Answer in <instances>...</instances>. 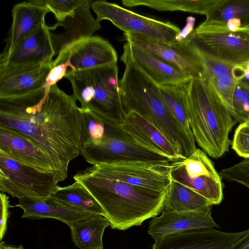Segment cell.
<instances>
[{
	"label": "cell",
	"mask_w": 249,
	"mask_h": 249,
	"mask_svg": "<svg viewBox=\"0 0 249 249\" xmlns=\"http://www.w3.org/2000/svg\"><path fill=\"white\" fill-rule=\"evenodd\" d=\"M73 95L55 84L23 95L0 98V126L23 135L49 159L59 181L81 152V122Z\"/></svg>",
	"instance_id": "obj_1"
},
{
	"label": "cell",
	"mask_w": 249,
	"mask_h": 249,
	"mask_svg": "<svg viewBox=\"0 0 249 249\" xmlns=\"http://www.w3.org/2000/svg\"><path fill=\"white\" fill-rule=\"evenodd\" d=\"M101 206L112 229L125 230L141 225L161 213L166 192L157 191L110 179L89 167L73 176Z\"/></svg>",
	"instance_id": "obj_2"
},
{
	"label": "cell",
	"mask_w": 249,
	"mask_h": 249,
	"mask_svg": "<svg viewBox=\"0 0 249 249\" xmlns=\"http://www.w3.org/2000/svg\"><path fill=\"white\" fill-rule=\"evenodd\" d=\"M186 108L194 140L211 158L222 157L231 143L235 121L206 79L192 78L185 86Z\"/></svg>",
	"instance_id": "obj_3"
},
{
	"label": "cell",
	"mask_w": 249,
	"mask_h": 249,
	"mask_svg": "<svg viewBox=\"0 0 249 249\" xmlns=\"http://www.w3.org/2000/svg\"><path fill=\"white\" fill-rule=\"evenodd\" d=\"M73 95L108 125L120 124L126 114L122 103L117 63L82 71H68Z\"/></svg>",
	"instance_id": "obj_4"
},
{
	"label": "cell",
	"mask_w": 249,
	"mask_h": 249,
	"mask_svg": "<svg viewBox=\"0 0 249 249\" xmlns=\"http://www.w3.org/2000/svg\"><path fill=\"white\" fill-rule=\"evenodd\" d=\"M120 124L97 129L80 138V154L92 165L131 161H172L166 155L135 141Z\"/></svg>",
	"instance_id": "obj_5"
},
{
	"label": "cell",
	"mask_w": 249,
	"mask_h": 249,
	"mask_svg": "<svg viewBox=\"0 0 249 249\" xmlns=\"http://www.w3.org/2000/svg\"><path fill=\"white\" fill-rule=\"evenodd\" d=\"M59 182L53 171L26 165L0 152V190L14 197L46 201Z\"/></svg>",
	"instance_id": "obj_6"
},
{
	"label": "cell",
	"mask_w": 249,
	"mask_h": 249,
	"mask_svg": "<svg viewBox=\"0 0 249 249\" xmlns=\"http://www.w3.org/2000/svg\"><path fill=\"white\" fill-rule=\"evenodd\" d=\"M193 31L172 42L135 33H124V39L177 68L192 79H205L203 56L193 37Z\"/></svg>",
	"instance_id": "obj_7"
},
{
	"label": "cell",
	"mask_w": 249,
	"mask_h": 249,
	"mask_svg": "<svg viewBox=\"0 0 249 249\" xmlns=\"http://www.w3.org/2000/svg\"><path fill=\"white\" fill-rule=\"evenodd\" d=\"M91 8L98 22L108 20L124 33H138L168 42L185 36L181 35L183 32L172 23L139 15L116 3L96 0L91 4Z\"/></svg>",
	"instance_id": "obj_8"
},
{
	"label": "cell",
	"mask_w": 249,
	"mask_h": 249,
	"mask_svg": "<svg viewBox=\"0 0 249 249\" xmlns=\"http://www.w3.org/2000/svg\"><path fill=\"white\" fill-rule=\"evenodd\" d=\"M170 162H119L89 168L97 175L110 179L164 192L167 191L171 180Z\"/></svg>",
	"instance_id": "obj_9"
},
{
	"label": "cell",
	"mask_w": 249,
	"mask_h": 249,
	"mask_svg": "<svg viewBox=\"0 0 249 249\" xmlns=\"http://www.w3.org/2000/svg\"><path fill=\"white\" fill-rule=\"evenodd\" d=\"M193 37L203 51L234 66L249 63V28L235 31L209 29L198 26Z\"/></svg>",
	"instance_id": "obj_10"
},
{
	"label": "cell",
	"mask_w": 249,
	"mask_h": 249,
	"mask_svg": "<svg viewBox=\"0 0 249 249\" xmlns=\"http://www.w3.org/2000/svg\"><path fill=\"white\" fill-rule=\"evenodd\" d=\"M92 0L84 2L72 13L48 26L55 56H58L71 45L92 35L101 28L90 11Z\"/></svg>",
	"instance_id": "obj_11"
},
{
	"label": "cell",
	"mask_w": 249,
	"mask_h": 249,
	"mask_svg": "<svg viewBox=\"0 0 249 249\" xmlns=\"http://www.w3.org/2000/svg\"><path fill=\"white\" fill-rule=\"evenodd\" d=\"M68 59L71 65V70L82 71L117 63L118 56L108 40L92 36L68 47L53 60V67Z\"/></svg>",
	"instance_id": "obj_12"
},
{
	"label": "cell",
	"mask_w": 249,
	"mask_h": 249,
	"mask_svg": "<svg viewBox=\"0 0 249 249\" xmlns=\"http://www.w3.org/2000/svg\"><path fill=\"white\" fill-rule=\"evenodd\" d=\"M245 233L226 232L214 228L191 230L155 239L152 249H228Z\"/></svg>",
	"instance_id": "obj_13"
},
{
	"label": "cell",
	"mask_w": 249,
	"mask_h": 249,
	"mask_svg": "<svg viewBox=\"0 0 249 249\" xmlns=\"http://www.w3.org/2000/svg\"><path fill=\"white\" fill-rule=\"evenodd\" d=\"M55 56L50 31L45 21L37 26L9 55L0 57V70L48 64Z\"/></svg>",
	"instance_id": "obj_14"
},
{
	"label": "cell",
	"mask_w": 249,
	"mask_h": 249,
	"mask_svg": "<svg viewBox=\"0 0 249 249\" xmlns=\"http://www.w3.org/2000/svg\"><path fill=\"white\" fill-rule=\"evenodd\" d=\"M151 220L148 233L154 239L165 235L186 231L217 227L212 216L211 206L193 211H164Z\"/></svg>",
	"instance_id": "obj_15"
},
{
	"label": "cell",
	"mask_w": 249,
	"mask_h": 249,
	"mask_svg": "<svg viewBox=\"0 0 249 249\" xmlns=\"http://www.w3.org/2000/svg\"><path fill=\"white\" fill-rule=\"evenodd\" d=\"M120 125L135 141L166 155L172 161L183 158L166 136L139 113L134 110L127 112Z\"/></svg>",
	"instance_id": "obj_16"
},
{
	"label": "cell",
	"mask_w": 249,
	"mask_h": 249,
	"mask_svg": "<svg viewBox=\"0 0 249 249\" xmlns=\"http://www.w3.org/2000/svg\"><path fill=\"white\" fill-rule=\"evenodd\" d=\"M53 64L0 70V98L23 95L43 87Z\"/></svg>",
	"instance_id": "obj_17"
},
{
	"label": "cell",
	"mask_w": 249,
	"mask_h": 249,
	"mask_svg": "<svg viewBox=\"0 0 249 249\" xmlns=\"http://www.w3.org/2000/svg\"><path fill=\"white\" fill-rule=\"evenodd\" d=\"M123 51L157 85L183 84L192 79L177 68L130 42L124 44Z\"/></svg>",
	"instance_id": "obj_18"
},
{
	"label": "cell",
	"mask_w": 249,
	"mask_h": 249,
	"mask_svg": "<svg viewBox=\"0 0 249 249\" xmlns=\"http://www.w3.org/2000/svg\"><path fill=\"white\" fill-rule=\"evenodd\" d=\"M12 12V23L0 57L13 52L29 34L45 21V17L50 11L29 0L15 4Z\"/></svg>",
	"instance_id": "obj_19"
},
{
	"label": "cell",
	"mask_w": 249,
	"mask_h": 249,
	"mask_svg": "<svg viewBox=\"0 0 249 249\" xmlns=\"http://www.w3.org/2000/svg\"><path fill=\"white\" fill-rule=\"evenodd\" d=\"M0 152L38 170L53 171L49 159L40 149L23 135L1 126Z\"/></svg>",
	"instance_id": "obj_20"
},
{
	"label": "cell",
	"mask_w": 249,
	"mask_h": 249,
	"mask_svg": "<svg viewBox=\"0 0 249 249\" xmlns=\"http://www.w3.org/2000/svg\"><path fill=\"white\" fill-rule=\"evenodd\" d=\"M13 207H18L23 210L22 218L56 219L70 227L79 220L88 219L94 215L48 200L43 201L27 197L18 198V204Z\"/></svg>",
	"instance_id": "obj_21"
},
{
	"label": "cell",
	"mask_w": 249,
	"mask_h": 249,
	"mask_svg": "<svg viewBox=\"0 0 249 249\" xmlns=\"http://www.w3.org/2000/svg\"><path fill=\"white\" fill-rule=\"evenodd\" d=\"M54 203L105 217L100 205L79 182L64 187L58 186L47 199Z\"/></svg>",
	"instance_id": "obj_22"
},
{
	"label": "cell",
	"mask_w": 249,
	"mask_h": 249,
	"mask_svg": "<svg viewBox=\"0 0 249 249\" xmlns=\"http://www.w3.org/2000/svg\"><path fill=\"white\" fill-rule=\"evenodd\" d=\"M110 225L109 220L100 214L79 220L70 227L72 241L79 249H103V234Z\"/></svg>",
	"instance_id": "obj_23"
},
{
	"label": "cell",
	"mask_w": 249,
	"mask_h": 249,
	"mask_svg": "<svg viewBox=\"0 0 249 249\" xmlns=\"http://www.w3.org/2000/svg\"><path fill=\"white\" fill-rule=\"evenodd\" d=\"M202 26L217 28L230 20H237L243 28L249 27V0H217Z\"/></svg>",
	"instance_id": "obj_24"
},
{
	"label": "cell",
	"mask_w": 249,
	"mask_h": 249,
	"mask_svg": "<svg viewBox=\"0 0 249 249\" xmlns=\"http://www.w3.org/2000/svg\"><path fill=\"white\" fill-rule=\"evenodd\" d=\"M212 205L201 195L171 178L161 212L193 211Z\"/></svg>",
	"instance_id": "obj_25"
},
{
	"label": "cell",
	"mask_w": 249,
	"mask_h": 249,
	"mask_svg": "<svg viewBox=\"0 0 249 249\" xmlns=\"http://www.w3.org/2000/svg\"><path fill=\"white\" fill-rule=\"evenodd\" d=\"M217 0H123L126 7L144 6L160 11H180L206 16Z\"/></svg>",
	"instance_id": "obj_26"
},
{
	"label": "cell",
	"mask_w": 249,
	"mask_h": 249,
	"mask_svg": "<svg viewBox=\"0 0 249 249\" xmlns=\"http://www.w3.org/2000/svg\"><path fill=\"white\" fill-rule=\"evenodd\" d=\"M186 83L157 86L162 101L168 111L187 134L194 137L189 125L186 108Z\"/></svg>",
	"instance_id": "obj_27"
},
{
	"label": "cell",
	"mask_w": 249,
	"mask_h": 249,
	"mask_svg": "<svg viewBox=\"0 0 249 249\" xmlns=\"http://www.w3.org/2000/svg\"><path fill=\"white\" fill-rule=\"evenodd\" d=\"M231 115L240 124L249 120V83L237 81L232 101Z\"/></svg>",
	"instance_id": "obj_28"
},
{
	"label": "cell",
	"mask_w": 249,
	"mask_h": 249,
	"mask_svg": "<svg viewBox=\"0 0 249 249\" xmlns=\"http://www.w3.org/2000/svg\"><path fill=\"white\" fill-rule=\"evenodd\" d=\"M234 70L233 72L208 80L231 115L232 101L237 83ZM232 116V115H231Z\"/></svg>",
	"instance_id": "obj_29"
},
{
	"label": "cell",
	"mask_w": 249,
	"mask_h": 249,
	"mask_svg": "<svg viewBox=\"0 0 249 249\" xmlns=\"http://www.w3.org/2000/svg\"><path fill=\"white\" fill-rule=\"evenodd\" d=\"M32 2L46 7L55 16L56 20L72 13L84 0H30Z\"/></svg>",
	"instance_id": "obj_30"
},
{
	"label": "cell",
	"mask_w": 249,
	"mask_h": 249,
	"mask_svg": "<svg viewBox=\"0 0 249 249\" xmlns=\"http://www.w3.org/2000/svg\"><path fill=\"white\" fill-rule=\"evenodd\" d=\"M219 174L223 179L237 182L249 189V159L221 170Z\"/></svg>",
	"instance_id": "obj_31"
},
{
	"label": "cell",
	"mask_w": 249,
	"mask_h": 249,
	"mask_svg": "<svg viewBox=\"0 0 249 249\" xmlns=\"http://www.w3.org/2000/svg\"><path fill=\"white\" fill-rule=\"evenodd\" d=\"M199 49L201 52L205 65V79L209 80L234 71L235 66L218 60L207 54L200 48Z\"/></svg>",
	"instance_id": "obj_32"
},
{
	"label": "cell",
	"mask_w": 249,
	"mask_h": 249,
	"mask_svg": "<svg viewBox=\"0 0 249 249\" xmlns=\"http://www.w3.org/2000/svg\"><path fill=\"white\" fill-rule=\"evenodd\" d=\"M231 144L238 155L249 159V126L246 123L240 124L236 128Z\"/></svg>",
	"instance_id": "obj_33"
},
{
	"label": "cell",
	"mask_w": 249,
	"mask_h": 249,
	"mask_svg": "<svg viewBox=\"0 0 249 249\" xmlns=\"http://www.w3.org/2000/svg\"><path fill=\"white\" fill-rule=\"evenodd\" d=\"M68 67L71 68L68 59L64 63L58 64L51 70L43 85L46 91L49 92L51 87L65 76Z\"/></svg>",
	"instance_id": "obj_34"
},
{
	"label": "cell",
	"mask_w": 249,
	"mask_h": 249,
	"mask_svg": "<svg viewBox=\"0 0 249 249\" xmlns=\"http://www.w3.org/2000/svg\"><path fill=\"white\" fill-rule=\"evenodd\" d=\"M0 197V240L1 241L7 230V223L9 216V208L13 207L10 205L9 197L1 192Z\"/></svg>",
	"instance_id": "obj_35"
},
{
	"label": "cell",
	"mask_w": 249,
	"mask_h": 249,
	"mask_svg": "<svg viewBox=\"0 0 249 249\" xmlns=\"http://www.w3.org/2000/svg\"><path fill=\"white\" fill-rule=\"evenodd\" d=\"M228 249H249V229L245 234Z\"/></svg>",
	"instance_id": "obj_36"
},
{
	"label": "cell",
	"mask_w": 249,
	"mask_h": 249,
	"mask_svg": "<svg viewBox=\"0 0 249 249\" xmlns=\"http://www.w3.org/2000/svg\"><path fill=\"white\" fill-rule=\"evenodd\" d=\"M246 123L247 125H248L249 126V120L245 123Z\"/></svg>",
	"instance_id": "obj_37"
},
{
	"label": "cell",
	"mask_w": 249,
	"mask_h": 249,
	"mask_svg": "<svg viewBox=\"0 0 249 249\" xmlns=\"http://www.w3.org/2000/svg\"></svg>",
	"instance_id": "obj_38"
}]
</instances>
